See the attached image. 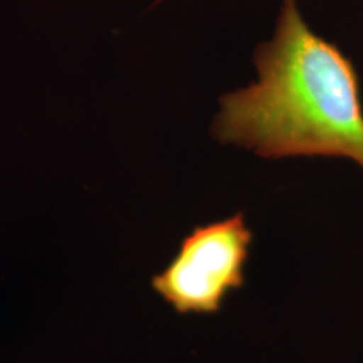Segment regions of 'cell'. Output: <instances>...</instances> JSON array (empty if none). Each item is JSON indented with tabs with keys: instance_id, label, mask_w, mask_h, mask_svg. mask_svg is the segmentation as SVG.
Returning a JSON list of instances; mask_svg holds the SVG:
<instances>
[{
	"instance_id": "cell-1",
	"label": "cell",
	"mask_w": 363,
	"mask_h": 363,
	"mask_svg": "<svg viewBox=\"0 0 363 363\" xmlns=\"http://www.w3.org/2000/svg\"><path fill=\"white\" fill-rule=\"evenodd\" d=\"M255 64L257 81L220 97L214 138L267 159L345 157L363 169L358 73L335 43L312 31L296 0H283Z\"/></svg>"
},
{
	"instance_id": "cell-2",
	"label": "cell",
	"mask_w": 363,
	"mask_h": 363,
	"mask_svg": "<svg viewBox=\"0 0 363 363\" xmlns=\"http://www.w3.org/2000/svg\"><path fill=\"white\" fill-rule=\"evenodd\" d=\"M252 241L244 213L195 226L151 286L178 313H216L230 292L245 284Z\"/></svg>"
}]
</instances>
